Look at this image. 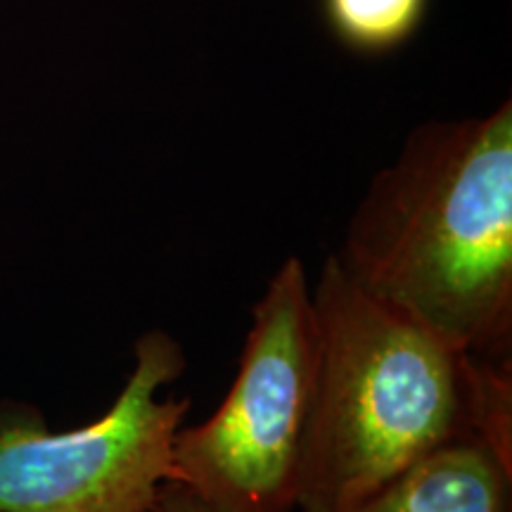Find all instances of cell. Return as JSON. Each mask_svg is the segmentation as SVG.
Here are the masks:
<instances>
[{"label": "cell", "instance_id": "6", "mask_svg": "<svg viewBox=\"0 0 512 512\" xmlns=\"http://www.w3.org/2000/svg\"><path fill=\"white\" fill-rule=\"evenodd\" d=\"M323 17L342 46L387 55L420 29L430 0H320Z\"/></svg>", "mask_w": 512, "mask_h": 512}, {"label": "cell", "instance_id": "4", "mask_svg": "<svg viewBox=\"0 0 512 512\" xmlns=\"http://www.w3.org/2000/svg\"><path fill=\"white\" fill-rule=\"evenodd\" d=\"M110 411L53 432L27 403H0V512H155L190 399L159 392L185 370L169 332L147 330Z\"/></svg>", "mask_w": 512, "mask_h": 512}, {"label": "cell", "instance_id": "1", "mask_svg": "<svg viewBox=\"0 0 512 512\" xmlns=\"http://www.w3.org/2000/svg\"><path fill=\"white\" fill-rule=\"evenodd\" d=\"M335 259L451 349L512 363V102L415 128L373 178Z\"/></svg>", "mask_w": 512, "mask_h": 512}, {"label": "cell", "instance_id": "3", "mask_svg": "<svg viewBox=\"0 0 512 512\" xmlns=\"http://www.w3.org/2000/svg\"><path fill=\"white\" fill-rule=\"evenodd\" d=\"M316 380V313L299 256L252 306L233 387L209 420L181 427L171 482L221 512H292Z\"/></svg>", "mask_w": 512, "mask_h": 512}, {"label": "cell", "instance_id": "2", "mask_svg": "<svg viewBox=\"0 0 512 512\" xmlns=\"http://www.w3.org/2000/svg\"><path fill=\"white\" fill-rule=\"evenodd\" d=\"M316 380L297 508L347 512L460 437L512 444V363L451 349L358 287L335 254L311 285Z\"/></svg>", "mask_w": 512, "mask_h": 512}, {"label": "cell", "instance_id": "7", "mask_svg": "<svg viewBox=\"0 0 512 512\" xmlns=\"http://www.w3.org/2000/svg\"><path fill=\"white\" fill-rule=\"evenodd\" d=\"M155 512H221L204 503L200 496L192 494L188 486L178 482H164L162 491H159Z\"/></svg>", "mask_w": 512, "mask_h": 512}, {"label": "cell", "instance_id": "5", "mask_svg": "<svg viewBox=\"0 0 512 512\" xmlns=\"http://www.w3.org/2000/svg\"><path fill=\"white\" fill-rule=\"evenodd\" d=\"M347 512H512V444L482 434L448 441Z\"/></svg>", "mask_w": 512, "mask_h": 512}]
</instances>
